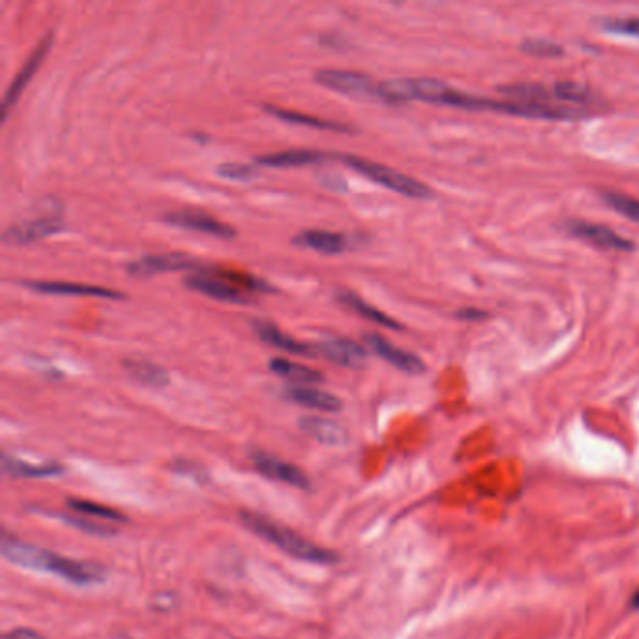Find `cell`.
Returning <instances> with one entry per match:
<instances>
[{"label":"cell","mask_w":639,"mask_h":639,"mask_svg":"<svg viewBox=\"0 0 639 639\" xmlns=\"http://www.w3.org/2000/svg\"><path fill=\"white\" fill-rule=\"evenodd\" d=\"M3 556L12 565L23 566L27 570H36V572H49L79 587L100 585L108 580V570L98 563L62 557L49 549H41L38 546L21 542L10 537H4L3 540Z\"/></svg>","instance_id":"1"},{"label":"cell","mask_w":639,"mask_h":639,"mask_svg":"<svg viewBox=\"0 0 639 639\" xmlns=\"http://www.w3.org/2000/svg\"><path fill=\"white\" fill-rule=\"evenodd\" d=\"M241 521L242 525L251 530L255 537H259L276 547H280L284 553H287L289 557L315 563V565H337L339 556L332 549H327L323 546H317L311 540L296 535V532L282 523H276L258 512H241Z\"/></svg>","instance_id":"2"},{"label":"cell","mask_w":639,"mask_h":639,"mask_svg":"<svg viewBox=\"0 0 639 639\" xmlns=\"http://www.w3.org/2000/svg\"><path fill=\"white\" fill-rule=\"evenodd\" d=\"M337 160H342L347 167L355 169L356 173L368 177L370 180H373L379 186H385L399 196H406L411 199H428L432 197V191L428 186H424L422 182H418L416 179L403 175L392 167H387L382 163H375L364 158H356V156H336Z\"/></svg>","instance_id":"3"},{"label":"cell","mask_w":639,"mask_h":639,"mask_svg":"<svg viewBox=\"0 0 639 639\" xmlns=\"http://www.w3.org/2000/svg\"><path fill=\"white\" fill-rule=\"evenodd\" d=\"M315 81L323 87L346 94L351 98H379V84L372 81L366 74L351 70H321L315 74Z\"/></svg>","instance_id":"4"},{"label":"cell","mask_w":639,"mask_h":639,"mask_svg":"<svg viewBox=\"0 0 639 639\" xmlns=\"http://www.w3.org/2000/svg\"><path fill=\"white\" fill-rule=\"evenodd\" d=\"M186 287L191 291H197L201 294L216 298V301L222 302H231V304H251V294L239 289L237 285L229 284L227 280H223L222 276H218L214 270H197L184 280Z\"/></svg>","instance_id":"5"},{"label":"cell","mask_w":639,"mask_h":639,"mask_svg":"<svg viewBox=\"0 0 639 639\" xmlns=\"http://www.w3.org/2000/svg\"><path fill=\"white\" fill-rule=\"evenodd\" d=\"M199 261L189 258L186 253H158V255H144V258L132 261L127 265V274L136 278H153V276L180 272V270H194L197 272Z\"/></svg>","instance_id":"6"},{"label":"cell","mask_w":639,"mask_h":639,"mask_svg":"<svg viewBox=\"0 0 639 639\" xmlns=\"http://www.w3.org/2000/svg\"><path fill=\"white\" fill-rule=\"evenodd\" d=\"M251 461H253L255 468H258L263 477H267L270 480L289 484L296 489H310V486H311V480L308 478V475L302 471L301 467H296L289 461H284L272 454L255 451L251 454Z\"/></svg>","instance_id":"7"},{"label":"cell","mask_w":639,"mask_h":639,"mask_svg":"<svg viewBox=\"0 0 639 639\" xmlns=\"http://www.w3.org/2000/svg\"><path fill=\"white\" fill-rule=\"evenodd\" d=\"M315 347V355H321L327 360H330L332 364H337L342 368H351V370H358L366 364L368 358V351L364 346H360L353 339L347 337H336L330 336L323 342H319L313 346Z\"/></svg>","instance_id":"8"},{"label":"cell","mask_w":639,"mask_h":639,"mask_svg":"<svg viewBox=\"0 0 639 639\" xmlns=\"http://www.w3.org/2000/svg\"><path fill=\"white\" fill-rule=\"evenodd\" d=\"M163 220L173 227L212 234V237L225 239V241L237 237V231H234L229 223H223L216 218L205 214V212H197V210H177V212H171V214H167Z\"/></svg>","instance_id":"9"},{"label":"cell","mask_w":639,"mask_h":639,"mask_svg":"<svg viewBox=\"0 0 639 639\" xmlns=\"http://www.w3.org/2000/svg\"><path fill=\"white\" fill-rule=\"evenodd\" d=\"M364 342L375 355H379L382 360H387L389 364H392L394 368H398L401 372L418 375L425 370L424 362L416 355L392 346L387 337H382L379 334H366Z\"/></svg>","instance_id":"10"},{"label":"cell","mask_w":639,"mask_h":639,"mask_svg":"<svg viewBox=\"0 0 639 639\" xmlns=\"http://www.w3.org/2000/svg\"><path fill=\"white\" fill-rule=\"evenodd\" d=\"M62 229V220L58 216H41V218H32L25 223H15L4 232V241L8 244H31L38 242L41 239H48L51 234L58 232Z\"/></svg>","instance_id":"11"},{"label":"cell","mask_w":639,"mask_h":639,"mask_svg":"<svg viewBox=\"0 0 639 639\" xmlns=\"http://www.w3.org/2000/svg\"><path fill=\"white\" fill-rule=\"evenodd\" d=\"M49 48H51V36H46L44 39L39 41L38 48L32 51V55H31L29 60L25 62V66L21 68V72L15 75L13 83L10 84V89H8L6 96H4V101H3V111H4V115H6V111L12 108V105L17 101V98L21 96V92L25 91L27 83L34 77V74H36L38 68L41 66V62H44V58L48 57Z\"/></svg>","instance_id":"12"},{"label":"cell","mask_w":639,"mask_h":639,"mask_svg":"<svg viewBox=\"0 0 639 639\" xmlns=\"http://www.w3.org/2000/svg\"><path fill=\"white\" fill-rule=\"evenodd\" d=\"M293 244L298 248H308L325 255H337L344 253L349 248V239L342 232L334 231H321V229H310L296 234Z\"/></svg>","instance_id":"13"},{"label":"cell","mask_w":639,"mask_h":639,"mask_svg":"<svg viewBox=\"0 0 639 639\" xmlns=\"http://www.w3.org/2000/svg\"><path fill=\"white\" fill-rule=\"evenodd\" d=\"M570 231L576 234V237L604 248V249H617V251H630L634 249V244L628 239H623L621 234H617L613 229L599 225V223H585V222H576L570 225Z\"/></svg>","instance_id":"14"},{"label":"cell","mask_w":639,"mask_h":639,"mask_svg":"<svg viewBox=\"0 0 639 639\" xmlns=\"http://www.w3.org/2000/svg\"><path fill=\"white\" fill-rule=\"evenodd\" d=\"M25 287L44 294L98 296V298H108V301H120V298H124L122 293L113 289H105L100 285H87V284H72V282H25Z\"/></svg>","instance_id":"15"},{"label":"cell","mask_w":639,"mask_h":639,"mask_svg":"<svg viewBox=\"0 0 639 639\" xmlns=\"http://www.w3.org/2000/svg\"><path fill=\"white\" fill-rule=\"evenodd\" d=\"M253 330L270 347L282 349V351L291 353V355H304V356L315 355V347L313 346L298 342V339L284 334L278 327L268 323V321H255L253 323Z\"/></svg>","instance_id":"16"},{"label":"cell","mask_w":639,"mask_h":639,"mask_svg":"<svg viewBox=\"0 0 639 639\" xmlns=\"http://www.w3.org/2000/svg\"><path fill=\"white\" fill-rule=\"evenodd\" d=\"M285 396L298 403V406L308 407V409H315V411H325V413H337L342 411L344 403L337 396L319 390V389H310V387H291L287 389Z\"/></svg>","instance_id":"17"},{"label":"cell","mask_w":639,"mask_h":639,"mask_svg":"<svg viewBox=\"0 0 639 639\" xmlns=\"http://www.w3.org/2000/svg\"><path fill=\"white\" fill-rule=\"evenodd\" d=\"M336 301L342 306H346L347 310L358 313L360 317L368 319V321H372V323H375L379 327H387V328H392V330H399L401 328V325L398 321H394L392 317H389L387 313H382L377 308L370 306L366 301H362V298L358 294H355L353 291L337 289L336 291Z\"/></svg>","instance_id":"18"},{"label":"cell","mask_w":639,"mask_h":639,"mask_svg":"<svg viewBox=\"0 0 639 639\" xmlns=\"http://www.w3.org/2000/svg\"><path fill=\"white\" fill-rule=\"evenodd\" d=\"M265 111L272 117H276L282 122L287 124H296V126H308V127H317V130H328V132H339V134H353L355 130L347 124L342 122H334V120H325L319 117H311L306 113H296V111H289V109H282L276 108V105H265Z\"/></svg>","instance_id":"19"},{"label":"cell","mask_w":639,"mask_h":639,"mask_svg":"<svg viewBox=\"0 0 639 639\" xmlns=\"http://www.w3.org/2000/svg\"><path fill=\"white\" fill-rule=\"evenodd\" d=\"M298 425H301L304 433L323 444H344L347 441V432L344 425H339L337 422L328 418L304 416L298 422Z\"/></svg>","instance_id":"20"},{"label":"cell","mask_w":639,"mask_h":639,"mask_svg":"<svg viewBox=\"0 0 639 639\" xmlns=\"http://www.w3.org/2000/svg\"><path fill=\"white\" fill-rule=\"evenodd\" d=\"M332 158V154H325L319 151H284V153H276V154H267V156H259L255 160L258 165L263 167H276V169H293V167H306V165H313L323 160Z\"/></svg>","instance_id":"21"},{"label":"cell","mask_w":639,"mask_h":639,"mask_svg":"<svg viewBox=\"0 0 639 639\" xmlns=\"http://www.w3.org/2000/svg\"><path fill=\"white\" fill-rule=\"evenodd\" d=\"M270 372L276 373L282 379H287L294 382L296 387H306V385H315V382H323L325 377L321 372H317L310 366L298 364V362H291L285 358H274L268 364Z\"/></svg>","instance_id":"22"},{"label":"cell","mask_w":639,"mask_h":639,"mask_svg":"<svg viewBox=\"0 0 639 639\" xmlns=\"http://www.w3.org/2000/svg\"><path fill=\"white\" fill-rule=\"evenodd\" d=\"M3 468L6 475L17 478H46V477H58L62 475L64 467L58 463H46V465H31L27 461H21L17 458L4 456Z\"/></svg>","instance_id":"23"},{"label":"cell","mask_w":639,"mask_h":639,"mask_svg":"<svg viewBox=\"0 0 639 639\" xmlns=\"http://www.w3.org/2000/svg\"><path fill=\"white\" fill-rule=\"evenodd\" d=\"M126 372L130 373L136 381H139L144 387L153 389H163L169 382V373L160 368L154 362L148 360H126L124 362Z\"/></svg>","instance_id":"24"},{"label":"cell","mask_w":639,"mask_h":639,"mask_svg":"<svg viewBox=\"0 0 639 639\" xmlns=\"http://www.w3.org/2000/svg\"><path fill=\"white\" fill-rule=\"evenodd\" d=\"M68 506L74 510V512H77V514H81L84 518L103 520V521H126V518L120 512H117L115 508H109V506L94 503V501L68 499Z\"/></svg>","instance_id":"25"},{"label":"cell","mask_w":639,"mask_h":639,"mask_svg":"<svg viewBox=\"0 0 639 639\" xmlns=\"http://www.w3.org/2000/svg\"><path fill=\"white\" fill-rule=\"evenodd\" d=\"M604 201L619 214L639 222V199L625 194H604Z\"/></svg>","instance_id":"26"},{"label":"cell","mask_w":639,"mask_h":639,"mask_svg":"<svg viewBox=\"0 0 639 639\" xmlns=\"http://www.w3.org/2000/svg\"><path fill=\"white\" fill-rule=\"evenodd\" d=\"M604 31L609 34L639 38V17H615L606 19L602 23Z\"/></svg>","instance_id":"27"},{"label":"cell","mask_w":639,"mask_h":639,"mask_svg":"<svg viewBox=\"0 0 639 639\" xmlns=\"http://www.w3.org/2000/svg\"><path fill=\"white\" fill-rule=\"evenodd\" d=\"M218 175L223 179H229V180L246 182V180H251L258 177L259 171H258V167L248 165V163H222L218 167Z\"/></svg>","instance_id":"28"},{"label":"cell","mask_w":639,"mask_h":639,"mask_svg":"<svg viewBox=\"0 0 639 639\" xmlns=\"http://www.w3.org/2000/svg\"><path fill=\"white\" fill-rule=\"evenodd\" d=\"M551 91H553L556 100H561V101H583L589 96L585 87H582L580 83H572V81L556 83L551 87Z\"/></svg>","instance_id":"29"},{"label":"cell","mask_w":639,"mask_h":639,"mask_svg":"<svg viewBox=\"0 0 639 639\" xmlns=\"http://www.w3.org/2000/svg\"><path fill=\"white\" fill-rule=\"evenodd\" d=\"M521 49L529 55H535V57H561L565 53V49L556 44V41H547V39H527L523 41V46Z\"/></svg>","instance_id":"30"},{"label":"cell","mask_w":639,"mask_h":639,"mask_svg":"<svg viewBox=\"0 0 639 639\" xmlns=\"http://www.w3.org/2000/svg\"><path fill=\"white\" fill-rule=\"evenodd\" d=\"M66 521L84 532H91V535H98V537H111L117 532L115 527H108V525H101V523H96V521H91V518H66Z\"/></svg>","instance_id":"31"},{"label":"cell","mask_w":639,"mask_h":639,"mask_svg":"<svg viewBox=\"0 0 639 639\" xmlns=\"http://www.w3.org/2000/svg\"><path fill=\"white\" fill-rule=\"evenodd\" d=\"M3 639H46V637L32 628H13L6 632Z\"/></svg>","instance_id":"32"},{"label":"cell","mask_w":639,"mask_h":639,"mask_svg":"<svg viewBox=\"0 0 639 639\" xmlns=\"http://www.w3.org/2000/svg\"><path fill=\"white\" fill-rule=\"evenodd\" d=\"M458 317L461 319H477V317H486L484 311H475V310H468V311H460Z\"/></svg>","instance_id":"33"}]
</instances>
